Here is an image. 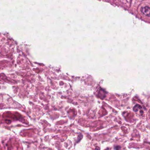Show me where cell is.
Returning a JSON list of instances; mask_svg holds the SVG:
<instances>
[{"mask_svg": "<svg viewBox=\"0 0 150 150\" xmlns=\"http://www.w3.org/2000/svg\"><path fill=\"white\" fill-rule=\"evenodd\" d=\"M141 11L145 16L150 17V6H146L141 9Z\"/></svg>", "mask_w": 150, "mask_h": 150, "instance_id": "1", "label": "cell"}, {"mask_svg": "<svg viewBox=\"0 0 150 150\" xmlns=\"http://www.w3.org/2000/svg\"><path fill=\"white\" fill-rule=\"evenodd\" d=\"M42 150H54L52 149H50V148H45V149H43Z\"/></svg>", "mask_w": 150, "mask_h": 150, "instance_id": "2", "label": "cell"}]
</instances>
